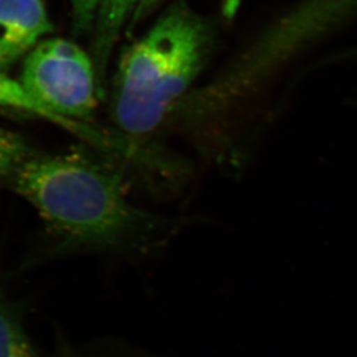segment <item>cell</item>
Segmentation results:
<instances>
[{
  "mask_svg": "<svg viewBox=\"0 0 357 357\" xmlns=\"http://www.w3.org/2000/svg\"><path fill=\"white\" fill-rule=\"evenodd\" d=\"M61 248L153 246L172 224L128 201L115 171L83 155H31L10 180Z\"/></svg>",
  "mask_w": 357,
  "mask_h": 357,
  "instance_id": "obj_1",
  "label": "cell"
},
{
  "mask_svg": "<svg viewBox=\"0 0 357 357\" xmlns=\"http://www.w3.org/2000/svg\"><path fill=\"white\" fill-rule=\"evenodd\" d=\"M213 34L206 21L178 3L121 57L112 116L122 132L143 137L160 126L208 62Z\"/></svg>",
  "mask_w": 357,
  "mask_h": 357,
  "instance_id": "obj_2",
  "label": "cell"
},
{
  "mask_svg": "<svg viewBox=\"0 0 357 357\" xmlns=\"http://www.w3.org/2000/svg\"><path fill=\"white\" fill-rule=\"evenodd\" d=\"M92 59L66 38L41 41L24 59L21 84L52 113L86 123L98 103V78Z\"/></svg>",
  "mask_w": 357,
  "mask_h": 357,
  "instance_id": "obj_3",
  "label": "cell"
},
{
  "mask_svg": "<svg viewBox=\"0 0 357 357\" xmlns=\"http://www.w3.org/2000/svg\"><path fill=\"white\" fill-rule=\"evenodd\" d=\"M52 31L42 0H0V69L27 56Z\"/></svg>",
  "mask_w": 357,
  "mask_h": 357,
  "instance_id": "obj_4",
  "label": "cell"
},
{
  "mask_svg": "<svg viewBox=\"0 0 357 357\" xmlns=\"http://www.w3.org/2000/svg\"><path fill=\"white\" fill-rule=\"evenodd\" d=\"M0 108L15 110L20 113L27 114L31 116L38 117L40 120H45L49 123L56 124L57 127L69 131L77 137L89 142V144L102 150H115L122 151L120 142L107 136L101 131L98 130L92 126L80 122L66 120L57 114L52 113L47 107L43 106L40 101L35 99L27 89H24L21 82L13 80L3 73L0 69Z\"/></svg>",
  "mask_w": 357,
  "mask_h": 357,
  "instance_id": "obj_5",
  "label": "cell"
},
{
  "mask_svg": "<svg viewBox=\"0 0 357 357\" xmlns=\"http://www.w3.org/2000/svg\"><path fill=\"white\" fill-rule=\"evenodd\" d=\"M142 1L143 0H101L94 24L96 36L93 41L94 66L100 85L117 38L129 17H134Z\"/></svg>",
  "mask_w": 357,
  "mask_h": 357,
  "instance_id": "obj_6",
  "label": "cell"
},
{
  "mask_svg": "<svg viewBox=\"0 0 357 357\" xmlns=\"http://www.w3.org/2000/svg\"><path fill=\"white\" fill-rule=\"evenodd\" d=\"M54 357H169L155 354L119 339L78 342L68 337L59 327L54 334Z\"/></svg>",
  "mask_w": 357,
  "mask_h": 357,
  "instance_id": "obj_7",
  "label": "cell"
},
{
  "mask_svg": "<svg viewBox=\"0 0 357 357\" xmlns=\"http://www.w3.org/2000/svg\"><path fill=\"white\" fill-rule=\"evenodd\" d=\"M0 357H41L24 325V310L1 296Z\"/></svg>",
  "mask_w": 357,
  "mask_h": 357,
  "instance_id": "obj_8",
  "label": "cell"
},
{
  "mask_svg": "<svg viewBox=\"0 0 357 357\" xmlns=\"http://www.w3.org/2000/svg\"><path fill=\"white\" fill-rule=\"evenodd\" d=\"M357 12V0H310L302 14L310 34L319 36Z\"/></svg>",
  "mask_w": 357,
  "mask_h": 357,
  "instance_id": "obj_9",
  "label": "cell"
},
{
  "mask_svg": "<svg viewBox=\"0 0 357 357\" xmlns=\"http://www.w3.org/2000/svg\"><path fill=\"white\" fill-rule=\"evenodd\" d=\"M31 155L34 153L20 135L0 127V185L10 181Z\"/></svg>",
  "mask_w": 357,
  "mask_h": 357,
  "instance_id": "obj_10",
  "label": "cell"
},
{
  "mask_svg": "<svg viewBox=\"0 0 357 357\" xmlns=\"http://www.w3.org/2000/svg\"><path fill=\"white\" fill-rule=\"evenodd\" d=\"M73 6V27L76 33L91 31L96 24L101 0H70Z\"/></svg>",
  "mask_w": 357,
  "mask_h": 357,
  "instance_id": "obj_11",
  "label": "cell"
},
{
  "mask_svg": "<svg viewBox=\"0 0 357 357\" xmlns=\"http://www.w3.org/2000/svg\"><path fill=\"white\" fill-rule=\"evenodd\" d=\"M159 1H160V0H143L132 19H134L135 21L139 20V19L144 17L145 14H148L152 8H155V7L158 5Z\"/></svg>",
  "mask_w": 357,
  "mask_h": 357,
  "instance_id": "obj_12",
  "label": "cell"
}]
</instances>
